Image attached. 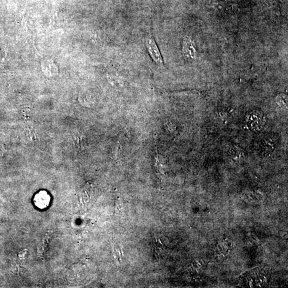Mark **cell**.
<instances>
[{
    "label": "cell",
    "mask_w": 288,
    "mask_h": 288,
    "mask_svg": "<svg viewBox=\"0 0 288 288\" xmlns=\"http://www.w3.org/2000/svg\"><path fill=\"white\" fill-rule=\"evenodd\" d=\"M266 116L259 110H254L247 114L245 124L250 130L254 132H260L266 124Z\"/></svg>",
    "instance_id": "obj_1"
},
{
    "label": "cell",
    "mask_w": 288,
    "mask_h": 288,
    "mask_svg": "<svg viewBox=\"0 0 288 288\" xmlns=\"http://www.w3.org/2000/svg\"><path fill=\"white\" fill-rule=\"evenodd\" d=\"M146 46L150 57L158 66H163V60L158 48L153 38L148 36L146 40Z\"/></svg>",
    "instance_id": "obj_2"
},
{
    "label": "cell",
    "mask_w": 288,
    "mask_h": 288,
    "mask_svg": "<svg viewBox=\"0 0 288 288\" xmlns=\"http://www.w3.org/2000/svg\"><path fill=\"white\" fill-rule=\"evenodd\" d=\"M228 154L230 160L236 162L242 161L245 157L244 151L236 146L230 147L228 150Z\"/></svg>",
    "instance_id": "obj_3"
},
{
    "label": "cell",
    "mask_w": 288,
    "mask_h": 288,
    "mask_svg": "<svg viewBox=\"0 0 288 288\" xmlns=\"http://www.w3.org/2000/svg\"><path fill=\"white\" fill-rule=\"evenodd\" d=\"M36 205L41 209L46 208L50 203V197L45 193H40L34 198Z\"/></svg>",
    "instance_id": "obj_4"
},
{
    "label": "cell",
    "mask_w": 288,
    "mask_h": 288,
    "mask_svg": "<svg viewBox=\"0 0 288 288\" xmlns=\"http://www.w3.org/2000/svg\"><path fill=\"white\" fill-rule=\"evenodd\" d=\"M195 52L193 42L188 38L184 40L183 44V53L188 58H194Z\"/></svg>",
    "instance_id": "obj_5"
},
{
    "label": "cell",
    "mask_w": 288,
    "mask_h": 288,
    "mask_svg": "<svg viewBox=\"0 0 288 288\" xmlns=\"http://www.w3.org/2000/svg\"><path fill=\"white\" fill-rule=\"evenodd\" d=\"M276 102L278 106L282 108H287L288 106V97L287 96L284 94H279L276 96Z\"/></svg>",
    "instance_id": "obj_6"
},
{
    "label": "cell",
    "mask_w": 288,
    "mask_h": 288,
    "mask_svg": "<svg viewBox=\"0 0 288 288\" xmlns=\"http://www.w3.org/2000/svg\"><path fill=\"white\" fill-rule=\"evenodd\" d=\"M274 144L273 140L269 138L264 140L262 143L264 150L268 152L274 150Z\"/></svg>",
    "instance_id": "obj_7"
}]
</instances>
